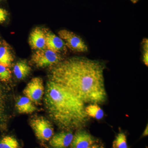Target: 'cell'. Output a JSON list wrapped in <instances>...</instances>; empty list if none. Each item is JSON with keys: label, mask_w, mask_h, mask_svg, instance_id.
<instances>
[{"label": "cell", "mask_w": 148, "mask_h": 148, "mask_svg": "<svg viewBox=\"0 0 148 148\" xmlns=\"http://www.w3.org/2000/svg\"><path fill=\"white\" fill-rule=\"evenodd\" d=\"M9 95L7 88L0 82V131L8 129L10 119L9 112Z\"/></svg>", "instance_id": "cell-7"}, {"label": "cell", "mask_w": 148, "mask_h": 148, "mask_svg": "<svg viewBox=\"0 0 148 148\" xmlns=\"http://www.w3.org/2000/svg\"><path fill=\"white\" fill-rule=\"evenodd\" d=\"M31 67L25 60L16 62L13 68V73L16 78L24 79L29 75L31 72Z\"/></svg>", "instance_id": "cell-13"}, {"label": "cell", "mask_w": 148, "mask_h": 148, "mask_svg": "<svg viewBox=\"0 0 148 148\" xmlns=\"http://www.w3.org/2000/svg\"><path fill=\"white\" fill-rule=\"evenodd\" d=\"M8 15V12L4 9L0 8V23L5 21Z\"/></svg>", "instance_id": "cell-20"}, {"label": "cell", "mask_w": 148, "mask_h": 148, "mask_svg": "<svg viewBox=\"0 0 148 148\" xmlns=\"http://www.w3.org/2000/svg\"><path fill=\"white\" fill-rule=\"evenodd\" d=\"M85 112L88 116L96 119H102L104 115L103 110L97 103H92L85 107Z\"/></svg>", "instance_id": "cell-15"}, {"label": "cell", "mask_w": 148, "mask_h": 148, "mask_svg": "<svg viewBox=\"0 0 148 148\" xmlns=\"http://www.w3.org/2000/svg\"><path fill=\"white\" fill-rule=\"evenodd\" d=\"M19 143L13 136L6 135L0 138V148H19Z\"/></svg>", "instance_id": "cell-16"}, {"label": "cell", "mask_w": 148, "mask_h": 148, "mask_svg": "<svg viewBox=\"0 0 148 148\" xmlns=\"http://www.w3.org/2000/svg\"><path fill=\"white\" fill-rule=\"evenodd\" d=\"M94 138L86 131L80 130L73 135L71 147L72 148H86L95 143Z\"/></svg>", "instance_id": "cell-11"}, {"label": "cell", "mask_w": 148, "mask_h": 148, "mask_svg": "<svg viewBox=\"0 0 148 148\" xmlns=\"http://www.w3.org/2000/svg\"><path fill=\"white\" fill-rule=\"evenodd\" d=\"M73 135L71 131H62L53 135L49 145L53 148H67L71 145Z\"/></svg>", "instance_id": "cell-10"}, {"label": "cell", "mask_w": 148, "mask_h": 148, "mask_svg": "<svg viewBox=\"0 0 148 148\" xmlns=\"http://www.w3.org/2000/svg\"><path fill=\"white\" fill-rule=\"evenodd\" d=\"M14 61L13 53L9 46L3 42L0 46V65L9 67Z\"/></svg>", "instance_id": "cell-14"}, {"label": "cell", "mask_w": 148, "mask_h": 148, "mask_svg": "<svg viewBox=\"0 0 148 148\" xmlns=\"http://www.w3.org/2000/svg\"><path fill=\"white\" fill-rule=\"evenodd\" d=\"M12 77V72L9 67L0 65V82H8Z\"/></svg>", "instance_id": "cell-18"}, {"label": "cell", "mask_w": 148, "mask_h": 148, "mask_svg": "<svg viewBox=\"0 0 148 148\" xmlns=\"http://www.w3.org/2000/svg\"><path fill=\"white\" fill-rule=\"evenodd\" d=\"M138 1L139 0H130V1L133 3H136L138 2Z\"/></svg>", "instance_id": "cell-23"}, {"label": "cell", "mask_w": 148, "mask_h": 148, "mask_svg": "<svg viewBox=\"0 0 148 148\" xmlns=\"http://www.w3.org/2000/svg\"><path fill=\"white\" fill-rule=\"evenodd\" d=\"M105 66L85 57L68 58L51 67L48 80L58 85L85 103L106 101Z\"/></svg>", "instance_id": "cell-1"}, {"label": "cell", "mask_w": 148, "mask_h": 148, "mask_svg": "<svg viewBox=\"0 0 148 148\" xmlns=\"http://www.w3.org/2000/svg\"><path fill=\"white\" fill-rule=\"evenodd\" d=\"M45 93L47 114L60 129L71 131L85 125L89 117L86 113L83 101L49 80Z\"/></svg>", "instance_id": "cell-2"}, {"label": "cell", "mask_w": 148, "mask_h": 148, "mask_svg": "<svg viewBox=\"0 0 148 148\" xmlns=\"http://www.w3.org/2000/svg\"><path fill=\"white\" fill-rule=\"evenodd\" d=\"M46 36V48L61 54L66 53L67 47L64 41L50 30L44 29Z\"/></svg>", "instance_id": "cell-8"}, {"label": "cell", "mask_w": 148, "mask_h": 148, "mask_svg": "<svg viewBox=\"0 0 148 148\" xmlns=\"http://www.w3.org/2000/svg\"><path fill=\"white\" fill-rule=\"evenodd\" d=\"M15 108L19 114H29L38 110L35 104L26 96H19L16 98Z\"/></svg>", "instance_id": "cell-12"}, {"label": "cell", "mask_w": 148, "mask_h": 148, "mask_svg": "<svg viewBox=\"0 0 148 148\" xmlns=\"http://www.w3.org/2000/svg\"><path fill=\"white\" fill-rule=\"evenodd\" d=\"M143 61L146 66H148V40L144 39L143 41Z\"/></svg>", "instance_id": "cell-19"}, {"label": "cell", "mask_w": 148, "mask_h": 148, "mask_svg": "<svg viewBox=\"0 0 148 148\" xmlns=\"http://www.w3.org/2000/svg\"><path fill=\"white\" fill-rule=\"evenodd\" d=\"M30 126L41 142L49 141L54 135V128L50 121L44 117L36 116L30 119Z\"/></svg>", "instance_id": "cell-3"}, {"label": "cell", "mask_w": 148, "mask_h": 148, "mask_svg": "<svg viewBox=\"0 0 148 148\" xmlns=\"http://www.w3.org/2000/svg\"><path fill=\"white\" fill-rule=\"evenodd\" d=\"M1 43L0 42V46H1Z\"/></svg>", "instance_id": "cell-25"}, {"label": "cell", "mask_w": 148, "mask_h": 148, "mask_svg": "<svg viewBox=\"0 0 148 148\" xmlns=\"http://www.w3.org/2000/svg\"><path fill=\"white\" fill-rule=\"evenodd\" d=\"M113 148H127L126 135L123 132H120L114 140Z\"/></svg>", "instance_id": "cell-17"}, {"label": "cell", "mask_w": 148, "mask_h": 148, "mask_svg": "<svg viewBox=\"0 0 148 148\" xmlns=\"http://www.w3.org/2000/svg\"><path fill=\"white\" fill-rule=\"evenodd\" d=\"M148 125H147V126H146L145 129L144 130V132L143 133V136L145 137V136H148Z\"/></svg>", "instance_id": "cell-21"}, {"label": "cell", "mask_w": 148, "mask_h": 148, "mask_svg": "<svg viewBox=\"0 0 148 148\" xmlns=\"http://www.w3.org/2000/svg\"><path fill=\"white\" fill-rule=\"evenodd\" d=\"M23 93L35 105H40L45 94L42 79L40 77L33 78L24 88Z\"/></svg>", "instance_id": "cell-6"}, {"label": "cell", "mask_w": 148, "mask_h": 148, "mask_svg": "<svg viewBox=\"0 0 148 148\" xmlns=\"http://www.w3.org/2000/svg\"><path fill=\"white\" fill-rule=\"evenodd\" d=\"M29 43L32 49L40 50L46 48V36L44 29L36 27L29 35Z\"/></svg>", "instance_id": "cell-9"}, {"label": "cell", "mask_w": 148, "mask_h": 148, "mask_svg": "<svg viewBox=\"0 0 148 148\" xmlns=\"http://www.w3.org/2000/svg\"><path fill=\"white\" fill-rule=\"evenodd\" d=\"M58 36L63 40L66 47L74 52L84 53L88 51L87 45L82 39L74 32L66 29L60 30Z\"/></svg>", "instance_id": "cell-5"}, {"label": "cell", "mask_w": 148, "mask_h": 148, "mask_svg": "<svg viewBox=\"0 0 148 148\" xmlns=\"http://www.w3.org/2000/svg\"><path fill=\"white\" fill-rule=\"evenodd\" d=\"M63 60L61 54L47 48L36 51L31 58L32 64L38 68L51 67Z\"/></svg>", "instance_id": "cell-4"}, {"label": "cell", "mask_w": 148, "mask_h": 148, "mask_svg": "<svg viewBox=\"0 0 148 148\" xmlns=\"http://www.w3.org/2000/svg\"><path fill=\"white\" fill-rule=\"evenodd\" d=\"M99 146L96 145H92L89 146V147H87L86 148H98Z\"/></svg>", "instance_id": "cell-22"}, {"label": "cell", "mask_w": 148, "mask_h": 148, "mask_svg": "<svg viewBox=\"0 0 148 148\" xmlns=\"http://www.w3.org/2000/svg\"><path fill=\"white\" fill-rule=\"evenodd\" d=\"M98 148H104L102 147H98Z\"/></svg>", "instance_id": "cell-24"}]
</instances>
